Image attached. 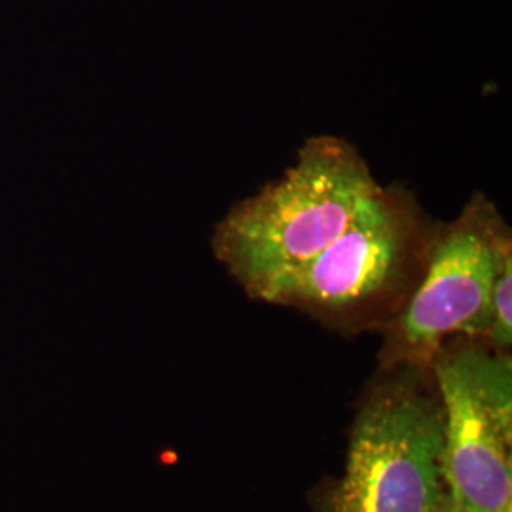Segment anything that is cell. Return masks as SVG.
Instances as JSON below:
<instances>
[{
  "label": "cell",
  "mask_w": 512,
  "mask_h": 512,
  "mask_svg": "<svg viewBox=\"0 0 512 512\" xmlns=\"http://www.w3.org/2000/svg\"><path fill=\"white\" fill-rule=\"evenodd\" d=\"M442 444V410L410 374L380 385L351 431L330 512H437Z\"/></svg>",
  "instance_id": "277c9868"
},
{
  "label": "cell",
  "mask_w": 512,
  "mask_h": 512,
  "mask_svg": "<svg viewBox=\"0 0 512 512\" xmlns=\"http://www.w3.org/2000/svg\"><path fill=\"white\" fill-rule=\"evenodd\" d=\"M509 258L511 228L484 194L458 219L437 222L420 281L391 325V361L431 365L448 338H482L495 275Z\"/></svg>",
  "instance_id": "3957f363"
},
{
  "label": "cell",
  "mask_w": 512,
  "mask_h": 512,
  "mask_svg": "<svg viewBox=\"0 0 512 512\" xmlns=\"http://www.w3.org/2000/svg\"><path fill=\"white\" fill-rule=\"evenodd\" d=\"M512 258L505 260L495 275L494 289L490 298L488 311V329L484 332V340L495 351L505 353L512 344Z\"/></svg>",
  "instance_id": "8992f818"
},
{
  "label": "cell",
  "mask_w": 512,
  "mask_h": 512,
  "mask_svg": "<svg viewBox=\"0 0 512 512\" xmlns=\"http://www.w3.org/2000/svg\"><path fill=\"white\" fill-rule=\"evenodd\" d=\"M435 226L412 192L384 186L340 238L258 298L325 317H353L389 304L418 285Z\"/></svg>",
  "instance_id": "7a4b0ae2"
},
{
  "label": "cell",
  "mask_w": 512,
  "mask_h": 512,
  "mask_svg": "<svg viewBox=\"0 0 512 512\" xmlns=\"http://www.w3.org/2000/svg\"><path fill=\"white\" fill-rule=\"evenodd\" d=\"M382 190L361 152L346 139L311 137L279 179L220 220L213 251L258 298L275 279L340 238Z\"/></svg>",
  "instance_id": "6da1fadb"
},
{
  "label": "cell",
  "mask_w": 512,
  "mask_h": 512,
  "mask_svg": "<svg viewBox=\"0 0 512 512\" xmlns=\"http://www.w3.org/2000/svg\"><path fill=\"white\" fill-rule=\"evenodd\" d=\"M442 478L463 512H512L511 357L480 346L440 348Z\"/></svg>",
  "instance_id": "5b68a950"
},
{
  "label": "cell",
  "mask_w": 512,
  "mask_h": 512,
  "mask_svg": "<svg viewBox=\"0 0 512 512\" xmlns=\"http://www.w3.org/2000/svg\"><path fill=\"white\" fill-rule=\"evenodd\" d=\"M437 512H463L459 509L458 505L448 497V494H444L442 501H440L439 509Z\"/></svg>",
  "instance_id": "52a82bcc"
}]
</instances>
